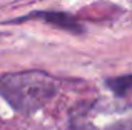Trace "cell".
Wrapping results in <instances>:
<instances>
[{
	"mask_svg": "<svg viewBox=\"0 0 132 130\" xmlns=\"http://www.w3.org/2000/svg\"><path fill=\"white\" fill-rule=\"evenodd\" d=\"M26 20H42V22H46L55 28L65 29V31L72 34L85 32L83 25L74 15H71L69 12H65V11H34L28 15H23V17L15 18V20H9L6 23H22Z\"/></svg>",
	"mask_w": 132,
	"mask_h": 130,
	"instance_id": "cell-2",
	"label": "cell"
},
{
	"mask_svg": "<svg viewBox=\"0 0 132 130\" xmlns=\"http://www.w3.org/2000/svg\"><path fill=\"white\" fill-rule=\"evenodd\" d=\"M106 84L117 97H126L129 92H132V73L131 75H121V77L109 78L106 81Z\"/></svg>",
	"mask_w": 132,
	"mask_h": 130,
	"instance_id": "cell-3",
	"label": "cell"
},
{
	"mask_svg": "<svg viewBox=\"0 0 132 130\" xmlns=\"http://www.w3.org/2000/svg\"><path fill=\"white\" fill-rule=\"evenodd\" d=\"M59 83L42 70L12 72L0 77V97L15 110L32 113L57 95Z\"/></svg>",
	"mask_w": 132,
	"mask_h": 130,
	"instance_id": "cell-1",
	"label": "cell"
}]
</instances>
